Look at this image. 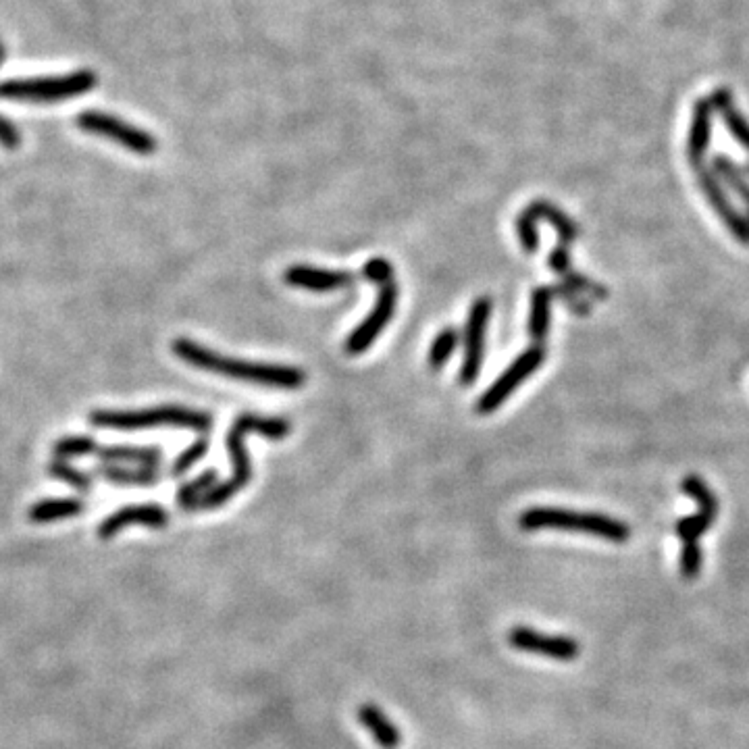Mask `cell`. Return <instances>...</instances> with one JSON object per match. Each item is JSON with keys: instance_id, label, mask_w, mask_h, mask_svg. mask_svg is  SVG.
Wrapping results in <instances>:
<instances>
[{"instance_id": "1", "label": "cell", "mask_w": 749, "mask_h": 749, "mask_svg": "<svg viewBox=\"0 0 749 749\" xmlns=\"http://www.w3.org/2000/svg\"><path fill=\"white\" fill-rule=\"evenodd\" d=\"M171 350L179 360H184V363L192 365L194 369L240 379L254 385L275 387V390H300L306 381V373L302 369L290 365H265L250 363V360L240 358H229L186 338H177Z\"/></svg>"}, {"instance_id": "2", "label": "cell", "mask_w": 749, "mask_h": 749, "mask_svg": "<svg viewBox=\"0 0 749 749\" xmlns=\"http://www.w3.org/2000/svg\"><path fill=\"white\" fill-rule=\"evenodd\" d=\"M248 433H256L267 439H283L290 433V423L286 419L277 417H261V415H240L227 433V452L231 458V477L225 483H217L209 494L202 496L192 508L194 510H213L229 502L236 494L250 483L252 479V462L244 446V437Z\"/></svg>"}, {"instance_id": "3", "label": "cell", "mask_w": 749, "mask_h": 749, "mask_svg": "<svg viewBox=\"0 0 749 749\" xmlns=\"http://www.w3.org/2000/svg\"><path fill=\"white\" fill-rule=\"evenodd\" d=\"M519 527L523 531H539V529L577 531V533L612 541V544H625V541H629L631 537V527L621 519H612V516L598 514V512H577V510L554 508V506L527 508L519 516Z\"/></svg>"}, {"instance_id": "4", "label": "cell", "mask_w": 749, "mask_h": 749, "mask_svg": "<svg viewBox=\"0 0 749 749\" xmlns=\"http://www.w3.org/2000/svg\"><path fill=\"white\" fill-rule=\"evenodd\" d=\"M92 427L102 429H148V427H186L206 433L213 427V417L209 412L186 408V406H157L142 410H94L88 417Z\"/></svg>"}, {"instance_id": "5", "label": "cell", "mask_w": 749, "mask_h": 749, "mask_svg": "<svg viewBox=\"0 0 749 749\" xmlns=\"http://www.w3.org/2000/svg\"><path fill=\"white\" fill-rule=\"evenodd\" d=\"M96 73L80 69L65 75L28 77V80H5L0 82V100L13 102H36V105H53L67 98L88 94L96 86Z\"/></svg>"}, {"instance_id": "6", "label": "cell", "mask_w": 749, "mask_h": 749, "mask_svg": "<svg viewBox=\"0 0 749 749\" xmlns=\"http://www.w3.org/2000/svg\"><path fill=\"white\" fill-rule=\"evenodd\" d=\"M75 125L84 129V132L98 136V138H107L129 152L140 154V157H150V154L157 152L159 142L152 134H148L146 129H140L132 123H127L115 115L102 113V111H84L75 117Z\"/></svg>"}, {"instance_id": "7", "label": "cell", "mask_w": 749, "mask_h": 749, "mask_svg": "<svg viewBox=\"0 0 749 749\" xmlns=\"http://www.w3.org/2000/svg\"><path fill=\"white\" fill-rule=\"evenodd\" d=\"M544 360H546V348L541 344L529 346L521 356H516L510 363V367L492 385H489V390L479 398L477 402L479 415H489V412L500 408L514 390H519L525 379H529L541 365H544Z\"/></svg>"}, {"instance_id": "8", "label": "cell", "mask_w": 749, "mask_h": 749, "mask_svg": "<svg viewBox=\"0 0 749 749\" xmlns=\"http://www.w3.org/2000/svg\"><path fill=\"white\" fill-rule=\"evenodd\" d=\"M494 302L489 296H479L467 319V327H464V356H462V367L458 373L460 385H473L475 379L481 373L483 358H485V333L489 325V317H492Z\"/></svg>"}, {"instance_id": "9", "label": "cell", "mask_w": 749, "mask_h": 749, "mask_svg": "<svg viewBox=\"0 0 749 749\" xmlns=\"http://www.w3.org/2000/svg\"><path fill=\"white\" fill-rule=\"evenodd\" d=\"M396 302H398V286L394 281L379 286V296H377L373 311L350 333V338L346 340V346H344L346 354L358 356L373 346V342L379 338V333L390 325L396 313Z\"/></svg>"}, {"instance_id": "10", "label": "cell", "mask_w": 749, "mask_h": 749, "mask_svg": "<svg viewBox=\"0 0 749 749\" xmlns=\"http://www.w3.org/2000/svg\"><path fill=\"white\" fill-rule=\"evenodd\" d=\"M695 175H697V184H700L706 200L710 202L718 219L725 223V227L731 231V236L737 242L749 246V217L741 215L735 209L725 188H722L720 177L714 173V169L700 165V167H695Z\"/></svg>"}, {"instance_id": "11", "label": "cell", "mask_w": 749, "mask_h": 749, "mask_svg": "<svg viewBox=\"0 0 749 749\" xmlns=\"http://www.w3.org/2000/svg\"><path fill=\"white\" fill-rule=\"evenodd\" d=\"M508 643L519 652L546 656L558 662H573L581 654L577 639L564 635H544L531 627H512L508 633Z\"/></svg>"}, {"instance_id": "12", "label": "cell", "mask_w": 749, "mask_h": 749, "mask_svg": "<svg viewBox=\"0 0 749 749\" xmlns=\"http://www.w3.org/2000/svg\"><path fill=\"white\" fill-rule=\"evenodd\" d=\"M144 525L150 529H163L169 525V512H165L159 504H136L125 506L113 514H109L105 521L98 525L100 539H113L125 527Z\"/></svg>"}, {"instance_id": "13", "label": "cell", "mask_w": 749, "mask_h": 749, "mask_svg": "<svg viewBox=\"0 0 749 749\" xmlns=\"http://www.w3.org/2000/svg\"><path fill=\"white\" fill-rule=\"evenodd\" d=\"M283 279H286V283L292 288L308 292H331L348 288L356 279V275H352L350 271H327L308 265H292L283 273Z\"/></svg>"}, {"instance_id": "14", "label": "cell", "mask_w": 749, "mask_h": 749, "mask_svg": "<svg viewBox=\"0 0 749 749\" xmlns=\"http://www.w3.org/2000/svg\"><path fill=\"white\" fill-rule=\"evenodd\" d=\"M712 111L714 105L710 98H700L693 105V119L687 138V159L693 169L704 165V157L712 140Z\"/></svg>"}, {"instance_id": "15", "label": "cell", "mask_w": 749, "mask_h": 749, "mask_svg": "<svg viewBox=\"0 0 749 749\" xmlns=\"http://www.w3.org/2000/svg\"><path fill=\"white\" fill-rule=\"evenodd\" d=\"M556 298V290L548 286H539L531 292V306H529V335L531 340L541 344L550 333L552 325V304Z\"/></svg>"}, {"instance_id": "16", "label": "cell", "mask_w": 749, "mask_h": 749, "mask_svg": "<svg viewBox=\"0 0 749 749\" xmlns=\"http://www.w3.org/2000/svg\"><path fill=\"white\" fill-rule=\"evenodd\" d=\"M94 456L107 464H127V467H148V469H157L161 462L159 448H142V446H98Z\"/></svg>"}, {"instance_id": "17", "label": "cell", "mask_w": 749, "mask_h": 749, "mask_svg": "<svg viewBox=\"0 0 749 749\" xmlns=\"http://www.w3.org/2000/svg\"><path fill=\"white\" fill-rule=\"evenodd\" d=\"M358 720H360V725L369 729V733L373 735L375 743L381 749H398L402 745V733L394 727V722H390V718H387L377 706H373V704L360 706L358 708Z\"/></svg>"}, {"instance_id": "18", "label": "cell", "mask_w": 749, "mask_h": 749, "mask_svg": "<svg viewBox=\"0 0 749 749\" xmlns=\"http://www.w3.org/2000/svg\"><path fill=\"white\" fill-rule=\"evenodd\" d=\"M96 475L111 485L119 487H152L157 485L161 475L157 469L148 467H127V464H102L96 467Z\"/></svg>"}, {"instance_id": "19", "label": "cell", "mask_w": 749, "mask_h": 749, "mask_svg": "<svg viewBox=\"0 0 749 749\" xmlns=\"http://www.w3.org/2000/svg\"><path fill=\"white\" fill-rule=\"evenodd\" d=\"M84 508H86L84 502L77 498H44L30 506L28 519L30 523H36V525L57 523V521L73 519V516L84 512Z\"/></svg>"}, {"instance_id": "20", "label": "cell", "mask_w": 749, "mask_h": 749, "mask_svg": "<svg viewBox=\"0 0 749 749\" xmlns=\"http://www.w3.org/2000/svg\"><path fill=\"white\" fill-rule=\"evenodd\" d=\"M712 105L714 109L722 115V121H725L729 134L749 152V121L743 117V113L735 107L733 94L727 88H718L712 96Z\"/></svg>"}, {"instance_id": "21", "label": "cell", "mask_w": 749, "mask_h": 749, "mask_svg": "<svg viewBox=\"0 0 749 749\" xmlns=\"http://www.w3.org/2000/svg\"><path fill=\"white\" fill-rule=\"evenodd\" d=\"M537 223L539 221H548L554 229L556 234L560 236V242L562 244H571L579 238V227L577 223L568 217L566 213H562L556 204L548 202V200H535L531 202L527 209H525Z\"/></svg>"}, {"instance_id": "22", "label": "cell", "mask_w": 749, "mask_h": 749, "mask_svg": "<svg viewBox=\"0 0 749 749\" xmlns=\"http://www.w3.org/2000/svg\"><path fill=\"white\" fill-rule=\"evenodd\" d=\"M714 173L720 177L722 184H727L745 204V209L749 213V184L745 179L743 167H739L735 161H731L725 154H718V157L712 161Z\"/></svg>"}, {"instance_id": "23", "label": "cell", "mask_w": 749, "mask_h": 749, "mask_svg": "<svg viewBox=\"0 0 749 749\" xmlns=\"http://www.w3.org/2000/svg\"><path fill=\"white\" fill-rule=\"evenodd\" d=\"M217 485V473L215 471H204L196 479L184 483L177 489V506L190 512V508L202 498L211 492V489Z\"/></svg>"}, {"instance_id": "24", "label": "cell", "mask_w": 749, "mask_h": 749, "mask_svg": "<svg viewBox=\"0 0 749 749\" xmlns=\"http://www.w3.org/2000/svg\"><path fill=\"white\" fill-rule=\"evenodd\" d=\"M681 489L689 498H693V502L697 506H700V512H706L716 519L718 508H720L718 498L712 494V489L706 485V481L702 477H697V475L685 477L683 483H681Z\"/></svg>"}, {"instance_id": "25", "label": "cell", "mask_w": 749, "mask_h": 749, "mask_svg": "<svg viewBox=\"0 0 749 749\" xmlns=\"http://www.w3.org/2000/svg\"><path fill=\"white\" fill-rule=\"evenodd\" d=\"M458 346V331L454 327H446L437 333V338L431 342V348H429V367L439 371L446 363L448 358L454 354Z\"/></svg>"}, {"instance_id": "26", "label": "cell", "mask_w": 749, "mask_h": 749, "mask_svg": "<svg viewBox=\"0 0 749 749\" xmlns=\"http://www.w3.org/2000/svg\"><path fill=\"white\" fill-rule=\"evenodd\" d=\"M48 475L55 477L67 485H71L73 489H77V492H84L88 494L92 489V477L84 471H77L75 467H71V464L63 458H57L55 462L48 464Z\"/></svg>"}, {"instance_id": "27", "label": "cell", "mask_w": 749, "mask_h": 749, "mask_svg": "<svg viewBox=\"0 0 749 749\" xmlns=\"http://www.w3.org/2000/svg\"><path fill=\"white\" fill-rule=\"evenodd\" d=\"M55 456L69 460V458H82V456H94L98 450V444L92 437L86 435H67L61 437L55 444Z\"/></svg>"}, {"instance_id": "28", "label": "cell", "mask_w": 749, "mask_h": 749, "mask_svg": "<svg viewBox=\"0 0 749 749\" xmlns=\"http://www.w3.org/2000/svg\"><path fill=\"white\" fill-rule=\"evenodd\" d=\"M716 519L706 512H697V514H691V516H685V519H679L677 525H675V533L677 537L683 541H700V537L712 527Z\"/></svg>"}, {"instance_id": "29", "label": "cell", "mask_w": 749, "mask_h": 749, "mask_svg": "<svg viewBox=\"0 0 749 749\" xmlns=\"http://www.w3.org/2000/svg\"><path fill=\"white\" fill-rule=\"evenodd\" d=\"M702 564H704V552H702L700 541H685L679 554L681 577H685L687 581L700 577Z\"/></svg>"}, {"instance_id": "30", "label": "cell", "mask_w": 749, "mask_h": 749, "mask_svg": "<svg viewBox=\"0 0 749 749\" xmlns=\"http://www.w3.org/2000/svg\"><path fill=\"white\" fill-rule=\"evenodd\" d=\"M206 450H209V439H198V442H194L188 450H184L175 458L171 475L182 477L184 473H188L196 462H200L206 456Z\"/></svg>"}, {"instance_id": "31", "label": "cell", "mask_w": 749, "mask_h": 749, "mask_svg": "<svg viewBox=\"0 0 749 749\" xmlns=\"http://www.w3.org/2000/svg\"><path fill=\"white\" fill-rule=\"evenodd\" d=\"M516 234H519V242L527 254H535L539 248V234H537V221L523 211L516 217Z\"/></svg>"}, {"instance_id": "32", "label": "cell", "mask_w": 749, "mask_h": 749, "mask_svg": "<svg viewBox=\"0 0 749 749\" xmlns=\"http://www.w3.org/2000/svg\"><path fill=\"white\" fill-rule=\"evenodd\" d=\"M363 275L369 281H375L377 286H383V283L394 281V269H392L390 261H385V258H371V261L363 267Z\"/></svg>"}, {"instance_id": "33", "label": "cell", "mask_w": 749, "mask_h": 749, "mask_svg": "<svg viewBox=\"0 0 749 749\" xmlns=\"http://www.w3.org/2000/svg\"><path fill=\"white\" fill-rule=\"evenodd\" d=\"M548 265L552 267L554 273H558L562 279L571 277L575 271H573V265H571V254H568V246L566 244H558L550 256H548Z\"/></svg>"}, {"instance_id": "34", "label": "cell", "mask_w": 749, "mask_h": 749, "mask_svg": "<svg viewBox=\"0 0 749 749\" xmlns=\"http://www.w3.org/2000/svg\"><path fill=\"white\" fill-rule=\"evenodd\" d=\"M0 146H5L7 150H17L21 146V134L17 125H13L3 115H0Z\"/></svg>"}, {"instance_id": "35", "label": "cell", "mask_w": 749, "mask_h": 749, "mask_svg": "<svg viewBox=\"0 0 749 749\" xmlns=\"http://www.w3.org/2000/svg\"><path fill=\"white\" fill-rule=\"evenodd\" d=\"M5 59H7V46L3 42H0V65L5 63Z\"/></svg>"}, {"instance_id": "36", "label": "cell", "mask_w": 749, "mask_h": 749, "mask_svg": "<svg viewBox=\"0 0 749 749\" xmlns=\"http://www.w3.org/2000/svg\"><path fill=\"white\" fill-rule=\"evenodd\" d=\"M743 171H745V173H749V161H747V163L743 165Z\"/></svg>"}]
</instances>
